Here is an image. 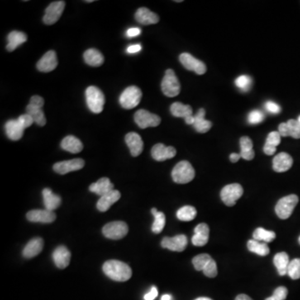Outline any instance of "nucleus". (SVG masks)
I'll use <instances>...</instances> for the list:
<instances>
[{
    "label": "nucleus",
    "mask_w": 300,
    "mask_h": 300,
    "mask_svg": "<svg viewBox=\"0 0 300 300\" xmlns=\"http://www.w3.org/2000/svg\"><path fill=\"white\" fill-rule=\"evenodd\" d=\"M265 109H266L268 112L273 114V115L279 114L281 111L280 106L274 102H272V101L266 102V104H265Z\"/></svg>",
    "instance_id": "09e8293b"
},
{
    "label": "nucleus",
    "mask_w": 300,
    "mask_h": 300,
    "mask_svg": "<svg viewBox=\"0 0 300 300\" xmlns=\"http://www.w3.org/2000/svg\"><path fill=\"white\" fill-rule=\"evenodd\" d=\"M203 273L205 276H207L209 278H215L218 274V268L216 262L214 259H211L207 265L205 266L203 270Z\"/></svg>",
    "instance_id": "37998d69"
},
{
    "label": "nucleus",
    "mask_w": 300,
    "mask_h": 300,
    "mask_svg": "<svg viewBox=\"0 0 300 300\" xmlns=\"http://www.w3.org/2000/svg\"><path fill=\"white\" fill-rule=\"evenodd\" d=\"M287 295H288V289L283 286L276 288L273 294V297H275L279 300H285Z\"/></svg>",
    "instance_id": "de8ad7c7"
},
{
    "label": "nucleus",
    "mask_w": 300,
    "mask_h": 300,
    "mask_svg": "<svg viewBox=\"0 0 300 300\" xmlns=\"http://www.w3.org/2000/svg\"><path fill=\"white\" fill-rule=\"evenodd\" d=\"M17 120L25 130V129H27V128L30 127L34 123L33 118L30 115H28L27 113L25 114V115H20Z\"/></svg>",
    "instance_id": "49530a36"
},
{
    "label": "nucleus",
    "mask_w": 300,
    "mask_h": 300,
    "mask_svg": "<svg viewBox=\"0 0 300 300\" xmlns=\"http://www.w3.org/2000/svg\"><path fill=\"white\" fill-rule=\"evenodd\" d=\"M5 131L9 139L17 141L22 138L25 129L20 125L18 120H11L5 124Z\"/></svg>",
    "instance_id": "5701e85b"
},
{
    "label": "nucleus",
    "mask_w": 300,
    "mask_h": 300,
    "mask_svg": "<svg viewBox=\"0 0 300 300\" xmlns=\"http://www.w3.org/2000/svg\"><path fill=\"white\" fill-rule=\"evenodd\" d=\"M247 247L249 251L258 254L259 256H266L269 254V248L266 243H260L254 239H250L247 244Z\"/></svg>",
    "instance_id": "72a5a7b5"
},
{
    "label": "nucleus",
    "mask_w": 300,
    "mask_h": 300,
    "mask_svg": "<svg viewBox=\"0 0 300 300\" xmlns=\"http://www.w3.org/2000/svg\"><path fill=\"white\" fill-rule=\"evenodd\" d=\"M43 248H44V240L41 238H34L26 244V246L23 250V255L27 259H31L37 256L42 251Z\"/></svg>",
    "instance_id": "b1692460"
},
{
    "label": "nucleus",
    "mask_w": 300,
    "mask_h": 300,
    "mask_svg": "<svg viewBox=\"0 0 300 300\" xmlns=\"http://www.w3.org/2000/svg\"><path fill=\"white\" fill-rule=\"evenodd\" d=\"M195 172L190 163L188 161H181L176 164L172 171L173 180L177 183L184 184L193 180Z\"/></svg>",
    "instance_id": "f03ea898"
},
{
    "label": "nucleus",
    "mask_w": 300,
    "mask_h": 300,
    "mask_svg": "<svg viewBox=\"0 0 300 300\" xmlns=\"http://www.w3.org/2000/svg\"><path fill=\"white\" fill-rule=\"evenodd\" d=\"M244 193V189L239 183H231L225 186L221 190L220 197L225 205L229 207H232L236 204L237 200L241 198Z\"/></svg>",
    "instance_id": "0eeeda50"
},
{
    "label": "nucleus",
    "mask_w": 300,
    "mask_h": 300,
    "mask_svg": "<svg viewBox=\"0 0 300 300\" xmlns=\"http://www.w3.org/2000/svg\"><path fill=\"white\" fill-rule=\"evenodd\" d=\"M161 300H173V298L170 294H164L162 296Z\"/></svg>",
    "instance_id": "052dcab7"
},
{
    "label": "nucleus",
    "mask_w": 300,
    "mask_h": 300,
    "mask_svg": "<svg viewBox=\"0 0 300 300\" xmlns=\"http://www.w3.org/2000/svg\"><path fill=\"white\" fill-rule=\"evenodd\" d=\"M140 33H141V30L139 28H132V29L128 30L127 36L132 38V37L138 36L140 34Z\"/></svg>",
    "instance_id": "864d4df0"
},
{
    "label": "nucleus",
    "mask_w": 300,
    "mask_h": 300,
    "mask_svg": "<svg viewBox=\"0 0 300 300\" xmlns=\"http://www.w3.org/2000/svg\"><path fill=\"white\" fill-rule=\"evenodd\" d=\"M235 85L240 89V90L247 92L251 88L252 78L249 76L241 75L238 77L235 80Z\"/></svg>",
    "instance_id": "a19ab883"
},
{
    "label": "nucleus",
    "mask_w": 300,
    "mask_h": 300,
    "mask_svg": "<svg viewBox=\"0 0 300 300\" xmlns=\"http://www.w3.org/2000/svg\"><path fill=\"white\" fill-rule=\"evenodd\" d=\"M298 243H299V244H300V236H299V238H298Z\"/></svg>",
    "instance_id": "338daca9"
},
{
    "label": "nucleus",
    "mask_w": 300,
    "mask_h": 300,
    "mask_svg": "<svg viewBox=\"0 0 300 300\" xmlns=\"http://www.w3.org/2000/svg\"><path fill=\"white\" fill-rule=\"evenodd\" d=\"M176 149L172 146H165L164 144H157L151 150L152 157L157 161H164L175 156Z\"/></svg>",
    "instance_id": "dca6fc26"
},
{
    "label": "nucleus",
    "mask_w": 300,
    "mask_h": 300,
    "mask_svg": "<svg viewBox=\"0 0 300 300\" xmlns=\"http://www.w3.org/2000/svg\"><path fill=\"white\" fill-rule=\"evenodd\" d=\"M121 197L120 191L113 189L110 193H106L105 195L100 197L97 202V209L101 212H106L115 203L117 202Z\"/></svg>",
    "instance_id": "4be33fe9"
},
{
    "label": "nucleus",
    "mask_w": 300,
    "mask_h": 300,
    "mask_svg": "<svg viewBox=\"0 0 300 300\" xmlns=\"http://www.w3.org/2000/svg\"><path fill=\"white\" fill-rule=\"evenodd\" d=\"M142 98V91L137 86H130L125 88L120 97V104L125 110H132L137 107Z\"/></svg>",
    "instance_id": "423d86ee"
},
{
    "label": "nucleus",
    "mask_w": 300,
    "mask_h": 300,
    "mask_svg": "<svg viewBox=\"0 0 300 300\" xmlns=\"http://www.w3.org/2000/svg\"><path fill=\"white\" fill-rule=\"evenodd\" d=\"M158 294H159V293H158V289H157L156 287H154H154H152V288L150 289L149 293H147L146 294L144 295V300H154L157 296H158Z\"/></svg>",
    "instance_id": "603ef678"
},
{
    "label": "nucleus",
    "mask_w": 300,
    "mask_h": 300,
    "mask_svg": "<svg viewBox=\"0 0 300 300\" xmlns=\"http://www.w3.org/2000/svg\"><path fill=\"white\" fill-rule=\"evenodd\" d=\"M154 221L152 226V231L154 234H159L164 230L165 226V215L164 213L158 212L156 215H154Z\"/></svg>",
    "instance_id": "58836bf2"
},
{
    "label": "nucleus",
    "mask_w": 300,
    "mask_h": 300,
    "mask_svg": "<svg viewBox=\"0 0 300 300\" xmlns=\"http://www.w3.org/2000/svg\"><path fill=\"white\" fill-rule=\"evenodd\" d=\"M240 158H241L240 154H236V153H233V154H230V161L232 163H237L240 159Z\"/></svg>",
    "instance_id": "4d7b16f0"
},
{
    "label": "nucleus",
    "mask_w": 300,
    "mask_h": 300,
    "mask_svg": "<svg viewBox=\"0 0 300 300\" xmlns=\"http://www.w3.org/2000/svg\"><path fill=\"white\" fill-rule=\"evenodd\" d=\"M210 237V228L206 224H199L194 229L192 243L194 246L202 247L207 244Z\"/></svg>",
    "instance_id": "aec40b11"
},
{
    "label": "nucleus",
    "mask_w": 300,
    "mask_h": 300,
    "mask_svg": "<svg viewBox=\"0 0 300 300\" xmlns=\"http://www.w3.org/2000/svg\"><path fill=\"white\" fill-rule=\"evenodd\" d=\"M104 273L113 280L125 282L132 277V269L127 264L119 260H109L103 265Z\"/></svg>",
    "instance_id": "f257e3e1"
},
{
    "label": "nucleus",
    "mask_w": 300,
    "mask_h": 300,
    "mask_svg": "<svg viewBox=\"0 0 300 300\" xmlns=\"http://www.w3.org/2000/svg\"><path fill=\"white\" fill-rule=\"evenodd\" d=\"M125 142L128 147L130 148L132 156L137 157L139 156V154H141L144 149V142L139 134L134 132L129 133L125 136Z\"/></svg>",
    "instance_id": "f3484780"
},
{
    "label": "nucleus",
    "mask_w": 300,
    "mask_h": 300,
    "mask_svg": "<svg viewBox=\"0 0 300 300\" xmlns=\"http://www.w3.org/2000/svg\"><path fill=\"white\" fill-rule=\"evenodd\" d=\"M30 105L34 106V107H38L42 109L44 105V98L39 95L33 96L31 99H30Z\"/></svg>",
    "instance_id": "8fccbe9b"
},
{
    "label": "nucleus",
    "mask_w": 300,
    "mask_h": 300,
    "mask_svg": "<svg viewBox=\"0 0 300 300\" xmlns=\"http://www.w3.org/2000/svg\"><path fill=\"white\" fill-rule=\"evenodd\" d=\"M188 244V239L185 235L179 234L177 236L169 238L165 237L161 242V245L164 249H168L171 251L182 252L186 249Z\"/></svg>",
    "instance_id": "f8f14e48"
},
{
    "label": "nucleus",
    "mask_w": 300,
    "mask_h": 300,
    "mask_svg": "<svg viewBox=\"0 0 300 300\" xmlns=\"http://www.w3.org/2000/svg\"><path fill=\"white\" fill-rule=\"evenodd\" d=\"M84 166V161L82 159H74L67 161L59 162L54 164V170L59 174H66L73 171L79 170Z\"/></svg>",
    "instance_id": "ddd939ff"
},
{
    "label": "nucleus",
    "mask_w": 300,
    "mask_h": 300,
    "mask_svg": "<svg viewBox=\"0 0 300 300\" xmlns=\"http://www.w3.org/2000/svg\"><path fill=\"white\" fill-rule=\"evenodd\" d=\"M195 300H212L210 298H206V297H201V298H196Z\"/></svg>",
    "instance_id": "680f3d73"
},
{
    "label": "nucleus",
    "mask_w": 300,
    "mask_h": 300,
    "mask_svg": "<svg viewBox=\"0 0 300 300\" xmlns=\"http://www.w3.org/2000/svg\"><path fill=\"white\" fill-rule=\"evenodd\" d=\"M266 300H279L278 299V298H275V297H273V295L271 296V297H269V298H266Z\"/></svg>",
    "instance_id": "e2e57ef3"
},
{
    "label": "nucleus",
    "mask_w": 300,
    "mask_h": 300,
    "mask_svg": "<svg viewBox=\"0 0 300 300\" xmlns=\"http://www.w3.org/2000/svg\"><path fill=\"white\" fill-rule=\"evenodd\" d=\"M278 133L280 134L281 137H288L289 136V131H288V125L287 123H282L278 126Z\"/></svg>",
    "instance_id": "3c124183"
},
{
    "label": "nucleus",
    "mask_w": 300,
    "mask_h": 300,
    "mask_svg": "<svg viewBox=\"0 0 300 300\" xmlns=\"http://www.w3.org/2000/svg\"><path fill=\"white\" fill-rule=\"evenodd\" d=\"M264 154H266L267 155H273L276 152V148L268 145V144H264Z\"/></svg>",
    "instance_id": "5fc2aeb1"
},
{
    "label": "nucleus",
    "mask_w": 300,
    "mask_h": 300,
    "mask_svg": "<svg viewBox=\"0 0 300 300\" xmlns=\"http://www.w3.org/2000/svg\"><path fill=\"white\" fill-rule=\"evenodd\" d=\"M65 8L64 1H55L50 4L45 10V15L43 18V21L47 25L55 24L61 17Z\"/></svg>",
    "instance_id": "9d476101"
},
{
    "label": "nucleus",
    "mask_w": 300,
    "mask_h": 300,
    "mask_svg": "<svg viewBox=\"0 0 300 300\" xmlns=\"http://www.w3.org/2000/svg\"><path fill=\"white\" fill-rule=\"evenodd\" d=\"M281 142V135L278 131H273L268 134L265 144L277 148Z\"/></svg>",
    "instance_id": "a18cd8bd"
},
{
    "label": "nucleus",
    "mask_w": 300,
    "mask_h": 300,
    "mask_svg": "<svg viewBox=\"0 0 300 300\" xmlns=\"http://www.w3.org/2000/svg\"><path fill=\"white\" fill-rule=\"evenodd\" d=\"M142 47L140 44H134V45H131V46L128 48L127 52L130 54H135L137 52L140 51Z\"/></svg>",
    "instance_id": "6e6d98bb"
},
{
    "label": "nucleus",
    "mask_w": 300,
    "mask_h": 300,
    "mask_svg": "<svg viewBox=\"0 0 300 300\" xmlns=\"http://www.w3.org/2000/svg\"><path fill=\"white\" fill-rule=\"evenodd\" d=\"M26 217L30 222L49 224V223L54 222L56 219V215L53 211H49V210H34L28 213Z\"/></svg>",
    "instance_id": "2eb2a0df"
},
{
    "label": "nucleus",
    "mask_w": 300,
    "mask_h": 300,
    "mask_svg": "<svg viewBox=\"0 0 300 300\" xmlns=\"http://www.w3.org/2000/svg\"><path fill=\"white\" fill-rule=\"evenodd\" d=\"M28 37L24 32L12 31L8 35V44L6 46L8 51L13 52L18 47L27 41Z\"/></svg>",
    "instance_id": "cd10ccee"
},
{
    "label": "nucleus",
    "mask_w": 300,
    "mask_h": 300,
    "mask_svg": "<svg viewBox=\"0 0 300 300\" xmlns=\"http://www.w3.org/2000/svg\"><path fill=\"white\" fill-rule=\"evenodd\" d=\"M293 158L287 153H280L273 158V168L277 173L288 171L293 165Z\"/></svg>",
    "instance_id": "a211bd4d"
},
{
    "label": "nucleus",
    "mask_w": 300,
    "mask_h": 300,
    "mask_svg": "<svg viewBox=\"0 0 300 300\" xmlns=\"http://www.w3.org/2000/svg\"><path fill=\"white\" fill-rule=\"evenodd\" d=\"M83 59L86 64L92 67H99L105 62V57L98 49H89L83 54Z\"/></svg>",
    "instance_id": "c85d7f7f"
},
{
    "label": "nucleus",
    "mask_w": 300,
    "mask_h": 300,
    "mask_svg": "<svg viewBox=\"0 0 300 300\" xmlns=\"http://www.w3.org/2000/svg\"><path fill=\"white\" fill-rule=\"evenodd\" d=\"M212 259L211 256L207 254H199L193 259V267L197 271H203L208 263Z\"/></svg>",
    "instance_id": "4c0bfd02"
},
{
    "label": "nucleus",
    "mask_w": 300,
    "mask_h": 300,
    "mask_svg": "<svg viewBox=\"0 0 300 300\" xmlns=\"http://www.w3.org/2000/svg\"><path fill=\"white\" fill-rule=\"evenodd\" d=\"M44 204L45 210L54 211L59 207L61 204V198L59 195L53 193L50 188H44L43 190Z\"/></svg>",
    "instance_id": "bb28decb"
},
{
    "label": "nucleus",
    "mask_w": 300,
    "mask_h": 300,
    "mask_svg": "<svg viewBox=\"0 0 300 300\" xmlns=\"http://www.w3.org/2000/svg\"><path fill=\"white\" fill-rule=\"evenodd\" d=\"M129 232V228L126 223L122 221H115L109 223L103 228V234L106 238L110 239H121L126 236Z\"/></svg>",
    "instance_id": "1a4fd4ad"
},
{
    "label": "nucleus",
    "mask_w": 300,
    "mask_h": 300,
    "mask_svg": "<svg viewBox=\"0 0 300 300\" xmlns=\"http://www.w3.org/2000/svg\"><path fill=\"white\" fill-rule=\"evenodd\" d=\"M185 122L187 125H193L194 124V121H195V118L193 115H191V116H188V118H186Z\"/></svg>",
    "instance_id": "13d9d810"
},
{
    "label": "nucleus",
    "mask_w": 300,
    "mask_h": 300,
    "mask_svg": "<svg viewBox=\"0 0 300 300\" xmlns=\"http://www.w3.org/2000/svg\"><path fill=\"white\" fill-rule=\"evenodd\" d=\"M235 300H253L249 296L246 295V294H239V295L237 296Z\"/></svg>",
    "instance_id": "bf43d9fd"
},
{
    "label": "nucleus",
    "mask_w": 300,
    "mask_h": 300,
    "mask_svg": "<svg viewBox=\"0 0 300 300\" xmlns=\"http://www.w3.org/2000/svg\"><path fill=\"white\" fill-rule=\"evenodd\" d=\"M86 3H92L93 2V0H88V1H85Z\"/></svg>",
    "instance_id": "0e129e2a"
},
{
    "label": "nucleus",
    "mask_w": 300,
    "mask_h": 300,
    "mask_svg": "<svg viewBox=\"0 0 300 300\" xmlns=\"http://www.w3.org/2000/svg\"><path fill=\"white\" fill-rule=\"evenodd\" d=\"M61 148L71 154H78L83 150V145L78 138L68 135L62 140Z\"/></svg>",
    "instance_id": "a878e982"
},
{
    "label": "nucleus",
    "mask_w": 300,
    "mask_h": 300,
    "mask_svg": "<svg viewBox=\"0 0 300 300\" xmlns=\"http://www.w3.org/2000/svg\"><path fill=\"white\" fill-rule=\"evenodd\" d=\"M253 238L257 241H263L264 243H271L276 238L275 233L270 230H266L263 228H258L253 234Z\"/></svg>",
    "instance_id": "e433bc0d"
},
{
    "label": "nucleus",
    "mask_w": 300,
    "mask_h": 300,
    "mask_svg": "<svg viewBox=\"0 0 300 300\" xmlns=\"http://www.w3.org/2000/svg\"><path fill=\"white\" fill-rule=\"evenodd\" d=\"M161 88L164 95L170 98L176 97L180 93V83L173 69H168L165 72L162 80Z\"/></svg>",
    "instance_id": "39448f33"
},
{
    "label": "nucleus",
    "mask_w": 300,
    "mask_h": 300,
    "mask_svg": "<svg viewBox=\"0 0 300 300\" xmlns=\"http://www.w3.org/2000/svg\"><path fill=\"white\" fill-rule=\"evenodd\" d=\"M239 144H240V149H241V151H240L241 158L245 160H249V161L254 159L255 154L253 149V141L251 139H249V137H242Z\"/></svg>",
    "instance_id": "2f4dec72"
},
{
    "label": "nucleus",
    "mask_w": 300,
    "mask_h": 300,
    "mask_svg": "<svg viewBox=\"0 0 300 300\" xmlns=\"http://www.w3.org/2000/svg\"><path fill=\"white\" fill-rule=\"evenodd\" d=\"M58 66V59H57V54L54 50H49L39 59V62L37 63V68L40 72L44 73H49L51 71L54 70Z\"/></svg>",
    "instance_id": "4468645a"
},
{
    "label": "nucleus",
    "mask_w": 300,
    "mask_h": 300,
    "mask_svg": "<svg viewBox=\"0 0 300 300\" xmlns=\"http://www.w3.org/2000/svg\"><path fill=\"white\" fill-rule=\"evenodd\" d=\"M171 114L177 118H183L185 120L188 116L193 115V109L191 106L183 105L182 103H173L170 107Z\"/></svg>",
    "instance_id": "473e14b6"
},
{
    "label": "nucleus",
    "mask_w": 300,
    "mask_h": 300,
    "mask_svg": "<svg viewBox=\"0 0 300 300\" xmlns=\"http://www.w3.org/2000/svg\"><path fill=\"white\" fill-rule=\"evenodd\" d=\"M264 120V113L260 111V110L252 111V112L249 113V117H248V121H249V124H252V125L259 124V123L263 122Z\"/></svg>",
    "instance_id": "c03bdc74"
},
{
    "label": "nucleus",
    "mask_w": 300,
    "mask_h": 300,
    "mask_svg": "<svg viewBox=\"0 0 300 300\" xmlns=\"http://www.w3.org/2000/svg\"><path fill=\"white\" fill-rule=\"evenodd\" d=\"M134 121L140 129H146L159 126L161 123V119L159 115L152 114L148 110H139L134 115Z\"/></svg>",
    "instance_id": "6e6552de"
},
{
    "label": "nucleus",
    "mask_w": 300,
    "mask_h": 300,
    "mask_svg": "<svg viewBox=\"0 0 300 300\" xmlns=\"http://www.w3.org/2000/svg\"><path fill=\"white\" fill-rule=\"evenodd\" d=\"M298 122H299V124H300V116H299V117H298Z\"/></svg>",
    "instance_id": "69168bd1"
},
{
    "label": "nucleus",
    "mask_w": 300,
    "mask_h": 300,
    "mask_svg": "<svg viewBox=\"0 0 300 300\" xmlns=\"http://www.w3.org/2000/svg\"><path fill=\"white\" fill-rule=\"evenodd\" d=\"M292 279L300 278V259H294L290 261L288 267V273Z\"/></svg>",
    "instance_id": "ea45409f"
},
{
    "label": "nucleus",
    "mask_w": 300,
    "mask_h": 300,
    "mask_svg": "<svg viewBox=\"0 0 300 300\" xmlns=\"http://www.w3.org/2000/svg\"><path fill=\"white\" fill-rule=\"evenodd\" d=\"M290 261L288 259V254L285 252H280L276 254L273 258V264L275 265L278 274L284 276L288 273V267Z\"/></svg>",
    "instance_id": "7c9ffc66"
},
{
    "label": "nucleus",
    "mask_w": 300,
    "mask_h": 300,
    "mask_svg": "<svg viewBox=\"0 0 300 300\" xmlns=\"http://www.w3.org/2000/svg\"><path fill=\"white\" fill-rule=\"evenodd\" d=\"M26 113L33 118L34 123L39 126H44L46 125V119L44 116V113L40 108L34 107L29 105L26 108Z\"/></svg>",
    "instance_id": "f704fd0d"
},
{
    "label": "nucleus",
    "mask_w": 300,
    "mask_h": 300,
    "mask_svg": "<svg viewBox=\"0 0 300 300\" xmlns=\"http://www.w3.org/2000/svg\"><path fill=\"white\" fill-rule=\"evenodd\" d=\"M288 125L289 136L293 139H300V124L298 120H289L287 122Z\"/></svg>",
    "instance_id": "79ce46f5"
},
{
    "label": "nucleus",
    "mask_w": 300,
    "mask_h": 300,
    "mask_svg": "<svg viewBox=\"0 0 300 300\" xmlns=\"http://www.w3.org/2000/svg\"><path fill=\"white\" fill-rule=\"evenodd\" d=\"M85 95L88 109L94 114L102 112L105 103V95L102 91L95 86H89L86 89Z\"/></svg>",
    "instance_id": "7ed1b4c3"
},
{
    "label": "nucleus",
    "mask_w": 300,
    "mask_h": 300,
    "mask_svg": "<svg viewBox=\"0 0 300 300\" xmlns=\"http://www.w3.org/2000/svg\"><path fill=\"white\" fill-rule=\"evenodd\" d=\"M114 189V184L111 183L110 178L104 177L98 179L95 183H92L89 186V190L96 193L100 197L105 195L106 193H110V191Z\"/></svg>",
    "instance_id": "393cba45"
},
{
    "label": "nucleus",
    "mask_w": 300,
    "mask_h": 300,
    "mask_svg": "<svg viewBox=\"0 0 300 300\" xmlns=\"http://www.w3.org/2000/svg\"><path fill=\"white\" fill-rule=\"evenodd\" d=\"M205 110L204 109H200L196 114L195 121L193 126L195 129L196 131L201 134L207 133L212 127V123L209 120H205Z\"/></svg>",
    "instance_id": "c756f323"
},
{
    "label": "nucleus",
    "mask_w": 300,
    "mask_h": 300,
    "mask_svg": "<svg viewBox=\"0 0 300 300\" xmlns=\"http://www.w3.org/2000/svg\"><path fill=\"white\" fill-rule=\"evenodd\" d=\"M298 203V197L295 194H290L280 198L275 206L276 215L281 220H287L293 214Z\"/></svg>",
    "instance_id": "20e7f679"
},
{
    "label": "nucleus",
    "mask_w": 300,
    "mask_h": 300,
    "mask_svg": "<svg viewBox=\"0 0 300 300\" xmlns=\"http://www.w3.org/2000/svg\"><path fill=\"white\" fill-rule=\"evenodd\" d=\"M71 254L65 246H59L53 253L54 264L58 268H65L70 262Z\"/></svg>",
    "instance_id": "412c9836"
},
{
    "label": "nucleus",
    "mask_w": 300,
    "mask_h": 300,
    "mask_svg": "<svg viewBox=\"0 0 300 300\" xmlns=\"http://www.w3.org/2000/svg\"><path fill=\"white\" fill-rule=\"evenodd\" d=\"M179 61L181 64H183V66L189 71H193L194 73H197L198 75H202L205 74L207 71V68L205 65V63L200 61L199 59H197L196 58L191 55L188 53H183L180 54L179 56Z\"/></svg>",
    "instance_id": "9b49d317"
},
{
    "label": "nucleus",
    "mask_w": 300,
    "mask_h": 300,
    "mask_svg": "<svg viewBox=\"0 0 300 300\" xmlns=\"http://www.w3.org/2000/svg\"><path fill=\"white\" fill-rule=\"evenodd\" d=\"M137 22L144 25H155L159 21V18L155 13L147 8H140L135 13Z\"/></svg>",
    "instance_id": "6ab92c4d"
},
{
    "label": "nucleus",
    "mask_w": 300,
    "mask_h": 300,
    "mask_svg": "<svg viewBox=\"0 0 300 300\" xmlns=\"http://www.w3.org/2000/svg\"><path fill=\"white\" fill-rule=\"evenodd\" d=\"M197 215V210L193 206H183L177 211V218L181 221H191L194 220Z\"/></svg>",
    "instance_id": "c9c22d12"
}]
</instances>
